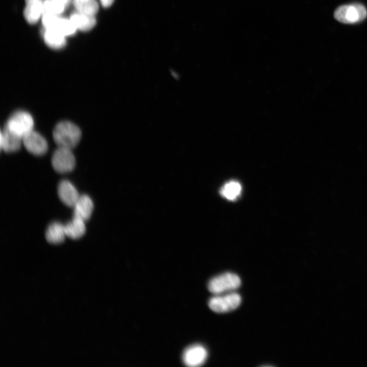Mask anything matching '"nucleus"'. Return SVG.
I'll return each instance as SVG.
<instances>
[{
	"label": "nucleus",
	"mask_w": 367,
	"mask_h": 367,
	"mask_svg": "<svg viewBox=\"0 0 367 367\" xmlns=\"http://www.w3.org/2000/svg\"><path fill=\"white\" fill-rule=\"evenodd\" d=\"M81 135L79 127L69 121L59 122L53 130V138L58 147L70 149L76 146Z\"/></svg>",
	"instance_id": "obj_1"
},
{
	"label": "nucleus",
	"mask_w": 367,
	"mask_h": 367,
	"mask_svg": "<svg viewBox=\"0 0 367 367\" xmlns=\"http://www.w3.org/2000/svg\"><path fill=\"white\" fill-rule=\"evenodd\" d=\"M239 276L231 272H226L212 278L208 282V291L214 295L233 292L241 285Z\"/></svg>",
	"instance_id": "obj_2"
},
{
	"label": "nucleus",
	"mask_w": 367,
	"mask_h": 367,
	"mask_svg": "<svg viewBox=\"0 0 367 367\" xmlns=\"http://www.w3.org/2000/svg\"><path fill=\"white\" fill-rule=\"evenodd\" d=\"M34 120L28 112L19 111L13 113L8 120L5 126L14 134L23 138L33 130Z\"/></svg>",
	"instance_id": "obj_3"
},
{
	"label": "nucleus",
	"mask_w": 367,
	"mask_h": 367,
	"mask_svg": "<svg viewBox=\"0 0 367 367\" xmlns=\"http://www.w3.org/2000/svg\"><path fill=\"white\" fill-rule=\"evenodd\" d=\"M240 295L233 292L215 295L208 302V306L213 311L224 313L236 309L241 304Z\"/></svg>",
	"instance_id": "obj_4"
},
{
	"label": "nucleus",
	"mask_w": 367,
	"mask_h": 367,
	"mask_svg": "<svg viewBox=\"0 0 367 367\" xmlns=\"http://www.w3.org/2000/svg\"><path fill=\"white\" fill-rule=\"evenodd\" d=\"M334 18L344 23H355L364 19L367 11L360 4L342 5L337 8L334 13Z\"/></svg>",
	"instance_id": "obj_5"
},
{
	"label": "nucleus",
	"mask_w": 367,
	"mask_h": 367,
	"mask_svg": "<svg viewBox=\"0 0 367 367\" xmlns=\"http://www.w3.org/2000/svg\"><path fill=\"white\" fill-rule=\"evenodd\" d=\"M42 22L45 29L55 30L65 36L73 35L76 29L70 19L48 13L42 15Z\"/></svg>",
	"instance_id": "obj_6"
},
{
	"label": "nucleus",
	"mask_w": 367,
	"mask_h": 367,
	"mask_svg": "<svg viewBox=\"0 0 367 367\" xmlns=\"http://www.w3.org/2000/svg\"><path fill=\"white\" fill-rule=\"evenodd\" d=\"M51 164L54 169L58 172H69L75 167V157L70 149L58 147L53 155Z\"/></svg>",
	"instance_id": "obj_7"
},
{
	"label": "nucleus",
	"mask_w": 367,
	"mask_h": 367,
	"mask_svg": "<svg viewBox=\"0 0 367 367\" xmlns=\"http://www.w3.org/2000/svg\"><path fill=\"white\" fill-rule=\"evenodd\" d=\"M207 351L201 345L195 344L187 348L183 352L182 359L187 366L197 367L202 365L207 358Z\"/></svg>",
	"instance_id": "obj_8"
},
{
	"label": "nucleus",
	"mask_w": 367,
	"mask_h": 367,
	"mask_svg": "<svg viewBox=\"0 0 367 367\" xmlns=\"http://www.w3.org/2000/svg\"><path fill=\"white\" fill-rule=\"evenodd\" d=\"M22 143L29 152L35 155L44 154L48 149L47 143L44 138L33 130L23 137Z\"/></svg>",
	"instance_id": "obj_9"
},
{
	"label": "nucleus",
	"mask_w": 367,
	"mask_h": 367,
	"mask_svg": "<svg viewBox=\"0 0 367 367\" xmlns=\"http://www.w3.org/2000/svg\"><path fill=\"white\" fill-rule=\"evenodd\" d=\"M58 193L60 200L71 207L74 206L80 196L73 185L67 180H63L59 183Z\"/></svg>",
	"instance_id": "obj_10"
},
{
	"label": "nucleus",
	"mask_w": 367,
	"mask_h": 367,
	"mask_svg": "<svg viewBox=\"0 0 367 367\" xmlns=\"http://www.w3.org/2000/svg\"><path fill=\"white\" fill-rule=\"evenodd\" d=\"M73 216L85 221L89 219L93 210V203L91 198L87 195H80L73 206Z\"/></svg>",
	"instance_id": "obj_11"
},
{
	"label": "nucleus",
	"mask_w": 367,
	"mask_h": 367,
	"mask_svg": "<svg viewBox=\"0 0 367 367\" xmlns=\"http://www.w3.org/2000/svg\"><path fill=\"white\" fill-rule=\"evenodd\" d=\"M1 147L5 152H13L18 150L22 143V138L4 127L1 134Z\"/></svg>",
	"instance_id": "obj_12"
},
{
	"label": "nucleus",
	"mask_w": 367,
	"mask_h": 367,
	"mask_svg": "<svg viewBox=\"0 0 367 367\" xmlns=\"http://www.w3.org/2000/svg\"><path fill=\"white\" fill-rule=\"evenodd\" d=\"M66 237L64 225L58 222L51 223L47 227L45 233L47 242L53 244L62 243Z\"/></svg>",
	"instance_id": "obj_13"
},
{
	"label": "nucleus",
	"mask_w": 367,
	"mask_h": 367,
	"mask_svg": "<svg viewBox=\"0 0 367 367\" xmlns=\"http://www.w3.org/2000/svg\"><path fill=\"white\" fill-rule=\"evenodd\" d=\"M70 19L76 29L83 31L90 30L95 26L96 23L94 15L79 12L71 14Z\"/></svg>",
	"instance_id": "obj_14"
},
{
	"label": "nucleus",
	"mask_w": 367,
	"mask_h": 367,
	"mask_svg": "<svg viewBox=\"0 0 367 367\" xmlns=\"http://www.w3.org/2000/svg\"><path fill=\"white\" fill-rule=\"evenodd\" d=\"M85 221L76 217L67 223L65 226L66 237L72 239H77L82 237L86 231Z\"/></svg>",
	"instance_id": "obj_15"
},
{
	"label": "nucleus",
	"mask_w": 367,
	"mask_h": 367,
	"mask_svg": "<svg viewBox=\"0 0 367 367\" xmlns=\"http://www.w3.org/2000/svg\"><path fill=\"white\" fill-rule=\"evenodd\" d=\"M44 13L43 2L41 0L27 5L23 11L25 20L30 24L36 23Z\"/></svg>",
	"instance_id": "obj_16"
},
{
	"label": "nucleus",
	"mask_w": 367,
	"mask_h": 367,
	"mask_svg": "<svg viewBox=\"0 0 367 367\" xmlns=\"http://www.w3.org/2000/svg\"><path fill=\"white\" fill-rule=\"evenodd\" d=\"M44 39L47 45L54 49L62 48L66 44L65 36L54 30L45 29Z\"/></svg>",
	"instance_id": "obj_17"
},
{
	"label": "nucleus",
	"mask_w": 367,
	"mask_h": 367,
	"mask_svg": "<svg viewBox=\"0 0 367 367\" xmlns=\"http://www.w3.org/2000/svg\"><path fill=\"white\" fill-rule=\"evenodd\" d=\"M242 191L241 184L235 180L226 183L220 189V194L229 200H234L240 196Z\"/></svg>",
	"instance_id": "obj_18"
},
{
	"label": "nucleus",
	"mask_w": 367,
	"mask_h": 367,
	"mask_svg": "<svg viewBox=\"0 0 367 367\" xmlns=\"http://www.w3.org/2000/svg\"><path fill=\"white\" fill-rule=\"evenodd\" d=\"M73 4L77 10L82 13L94 15L98 10L96 0H74Z\"/></svg>",
	"instance_id": "obj_19"
},
{
	"label": "nucleus",
	"mask_w": 367,
	"mask_h": 367,
	"mask_svg": "<svg viewBox=\"0 0 367 367\" xmlns=\"http://www.w3.org/2000/svg\"><path fill=\"white\" fill-rule=\"evenodd\" d=\"M43 2L44 13L58 15L62 13L65 8L64 5L58 0H44Z\"/></svg>",
	"instance_id": "obj_20"
},
{
	"label": "nucleus",
	"mask_w": 367,
	"mask_h": 367,
	"mask_svg": "<svg viewBox=\"0 0 367 367\" xmlns=\"http://www.w3.org/2000/svg\"><path fill=\"white\" fill-rule=\"evenodd\" d=\"M114 0H100V2L105 8H107L112 5Z\"/></svg>",
	"instance_id": "obj_21"
},
{
	"label": "nucleus",
	"mask_w": 367,
	"mask_h": 367,
	"mask_svg": "<svg viewBox=\"0 0 367 367\" xmlns=\"http://www.w3.org/2000/svg\"><path fill=\"white\" fill-rule=\"evenodd\" d=\"M64 6L67 7L70 3L71 0H58Z\"/></svg>",
	"instance_id": "obj_22"
},
{
	"label": "nucleus",
	"mask_w": 367,
	"mask_h": 367,
	"mask_svg": "<svg viewBox=\"0 0 367 367\" xmlns=\"http://www.w3.org/2000/svg\"><path fill=\"white\" fill-rule=\"evenodd\" d=\"M40 0H25L27 5L30 4Z\"/></svg>",
	"instance_id": "obj_23"
}]
</instances>
